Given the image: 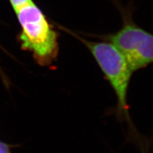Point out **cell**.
<instances>
[{
  "instance_id": "obj_1",
  "label": "cell",
  "mask_w": 153,
  "mask_h": 153,
  "mask_svg": "<svg viewBox=\"0 0 153 153\" xmlns=\"http://www.w3.org/2000/svg\"><path fill=\"white\" fill-rule=\"evenodd\" d=\"M20 24L19 39L24 51L33 54L41 66H49L57 60L58 34L43 12L33 1L15 11Z\"/></svg>"
},
{
  "instance_id": "obj_2",
  "label": "cell",
  "mask_w": 153,
  "mask_h": 153,
  "mask_svg": "<svg viewBox=\"0 0 153 153\" xmlns=\"http://www.w3.org/2000/svg\"><path fill=\"white\" fill-rule=\"evenodd\" d=\"M63 30L77 38L90 51L116 94L118 108L126 114L128 108V90L133 72L123 53L108 41H89L68 28Z\"/></svg>"
},
{
  "instance_id": "obj_3",
  "label": "cell",
  "mask_w": 153,
  "mask_h": 153,
  "mask_svg": "<svg viewBox=\"0 0 153 153\" xmlns=\"http://www.w3.org/2000/svg\"><path fill=\"white\" fill-rule=\"evenodd\" d=\"M123 26L114 33L97 36L108 41L123 53L133 72L153 63V34L133 22L131 9L120 7Z\"/></svg>"
},
{
  "instance_id": "obj_4",
  "label": "cell",
  "mask_w": 153,
  "mask_h": 153,
  "mask_svg": "<svg viewBox=\"0 0 153 153\" xmlns=\"http://www.w3.org/2000/svg\"><path fill=\"white\" fill-rule=\"evenodd\" d=\"M9 1H10L11 7H13L14 10L16 11V9L22 7L23 6L32 2L33 0H9Z\"/></svg>"
},
{
  "instance_id": "obj_5",
  "label": "cell",
  "mask_w": 153,
  "mask_h": 153,
  "mask_svg": "<svg viewBox=\"0 0 153 153\" xmlns=\"http://www.w3.org/2000/svg\"><path fill=\"white\" fill-rule=\"evenodd\" d=\"M0 153H12L10 145L0 141Z\"/></svg>"
}]
</instances>
